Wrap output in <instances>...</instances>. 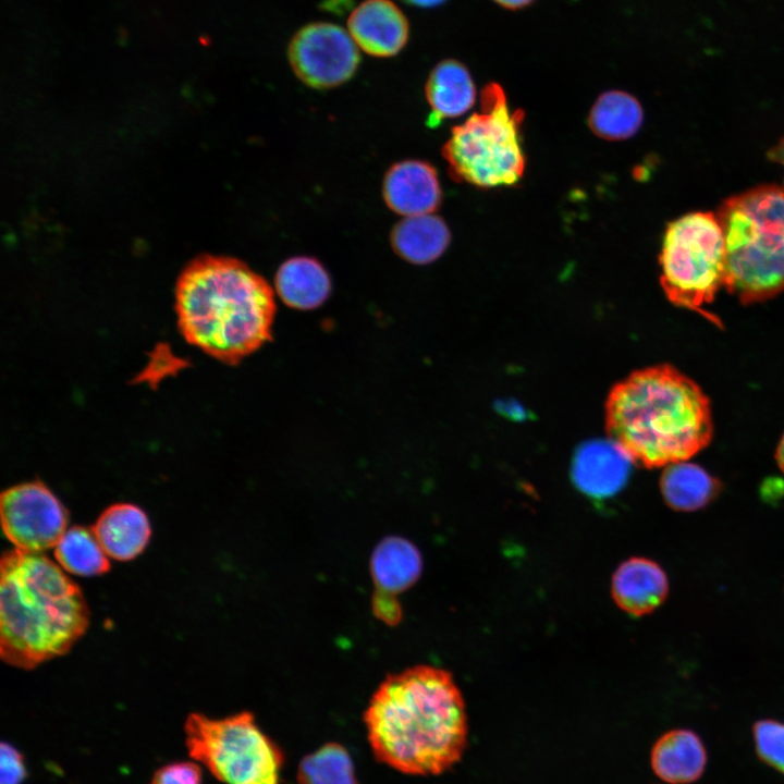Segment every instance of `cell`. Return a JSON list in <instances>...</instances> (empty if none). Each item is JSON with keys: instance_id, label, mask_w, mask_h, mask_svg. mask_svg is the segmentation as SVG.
I'll return each instance as SVG.
<instances>
[{"instance_id": "cell-1", "label": "cell", "mask_w": 784, "mask_h": 784, "mask_svg": "<svg viewBox=\"0 0 784 784\" xmlns=\"http://www.w3.org/2000/svg\"><path fill=\"white\" fill-rule=\"evenodd\" d=\"M375 757L413 775H437L452 768L467 744V718L452 675L415 665L388 676L364 714Z\"/></svg>"}, {"instance_id": "cell-2", "label": "cell", "mask_w": 784, "mask_h": 784, "mask_svg": "<svg viewBox=\"0 0 784 784\" xmlns=\"http://www.w3.org/2000/svg\"><path fill=\"white\" fill-rule=\"evenodd\" d=\"M175 313L187 343L235 365L272 340L274 293L241 260L205 255L179 275Z\"/></svg>"}, {"instance_id": "cell-3", "label": "cell", "mask_w": 784, "mask_h": 784, "mask_svg": "<svg viewBox=\"0 0 784 784\" xmlns=\"http://www.w3.org/2000/svg\"><path fill=\"white\" fill-rule=\"evenodd\" d=\"M610 438L633 462L652 468L683 462L710 442V402L699 385L669 365L644 368L611 390Z\"/></svg>"}, {"instance_id": "cell-4", "label": "cell", "mask_w": 784, "mask_h": 784, "mask_svg": "<svg viewBox=\"0 0 784 784\" xmlns=\"http://www.w3.org/2000/svg\"><path fill=\"white\" fill-rule=\"evenodd\" d=\"M0 568L2 660L30 670L66 653L89 623L81 588L42 552L8 550Z\"/></svg>"}, {"instance_id": "cell-5", "label": "cell", "mask_w": 784, "mask_h": 784, "mask_svg": "<svg viewBox=\"0 0 784 784\" xmlns=\"http://www.w3.org/2000/svg\"><path fill=\"white\" fill-rule=\"evenodd\" d=\"M725 246V287L742 303L784 291V186H756L718 208Z\"/></svg>"}, {"instance_id": "cell-6", "label": "cell", "mask_w": 784, "mask_h": 784, "mask_svg": "<svg viewBox=\"0 0 784 784\" xmlns=\"http://www.w3.org/2000/svg\"><path fill=\"white\" fill-rule=\"evenodd\" d=\"M480 111L452 128L442 148L451 176L481 188L517 183L525 171L522 125L525 113L511 110L503 88L481 91Z\"/></svg>"}, {"instance_id": "cell-7", "label": "cell", "mask_w": 784, "mask_h": 784, "mask_svg": "<svg viewBox=\"0 0 784 784\" xmlns=\"http://www.w3.org/2000/svg\"><path fill=\"white\" fill-rule=\"evenodd\" d=\"M659 261L667 298L719 323L701 308L725 285L724 237L715 213L690 212L669 223Z\"/></svg>"}, {"instance_id": "cell-8", "label": "cell", "mask_w": 784, "mask_h": 784, "mask_svg": "<svg viewBox=\"0 0 784 784\" xmlns=\"http://www.w3.org/2000/svg\"><path fill=\"white\" fill-rule=\"evenodd\" d=\"M188 754L225 784H282L284 756L250 712L223 719L192 713L185 721Z\"/></svg>"}, {"instance_id": "cell-9", "label": "cell", "mask_w": 784, "mask_h": 784, "mask_svg": "<svg viewBox=\"0 0 784 784\" xmlns=\"http://www.w3.org/2000/svg\"><path fill=\"white\" fill-rule=\"evenodd\" d=\"M287 58L295 75L307 86L333 88L353 77L360 62L359 48L343 27L315 22L290 40Z\"/></svg>"}, {"instance_id": "cell-10", "label": "cell", "mask_w": 784, "mask_h": 784, "mask_svg": "<svg viewBox=\"0 0 784 784\" xmlns=\"http://www.w3.org/2000/svg\"><path fill=\"white\" fill-rule=\"evenodd\" d=\"M2 529L15 548L42 552L56 547L68 525V512L41 481L23 482L0 497Z\"/></svg>"}, {"instance_id": "cell-11", "label": "cell", "mask_w": 784, "mask_h": 784, "mask_svg": "<svg viewBox=\"0 0 784 784\" xmlns=\"http://www.w3.org/2000/svg\"><path fill=\"white\" fill-rule=\"evenodd\" d=\"M421 556L409 541L390 537L381 541L371 558L373 578V612L387 624L393 625L401 617L396 595L413 585L421 572Z\"/></svg>"}, {"instance_id": "cell-12", "label": "cell", "mask_w": 784, "mask_h": 784, "mask_svg": "<svg viewBox=\"0 0 784 784\" xmlns=\"http://www.w3.org/2000/svg\"><path fill=\"white\" fill-rule=\"evenodd\" d=\"M347 32L366 53L388 58L407 44L409 24L403 11L391 0H364L350 14Z\"/></svg>"}, {"instance_id": "cell-13", "label": "cell", "mask_w": 784, "mask_h": 784, "mask_svg": "<svg viewBox=\"0 0 784 784\" xmlns=\"http://www.w3.org/2000/svg\"><path fill=\"white\" fill-rule=\"evenodd\" d=\"M382 196L389 209L404 218L433 213L442 201L436 169L416 159L402 160L389 168Z\"/></svg>"}, {"instance_id": "cell-14", "label": "cell", "mask_w": 784, "mask_h": 784, "mask_svg": "<svg viewBox=\"0 0 784 784\" xmlns=\"http://www.w3.org/2000/svg\"><path fill=\"white\" fill-rule=\"evenodd\" d=\"M630 457L612 439L586 443L573 464L576 487L593 498H607L621 490L628 478Z\"/></svg>"}, {"instance_id": "cell-15", "label": "cell", "mask_w": 784, "mask_h": 784, "mask_svg": "<svg viewBox=\"0 0 784 784\" xmlns=\"http://www.w3.org/2000/svg\"><path fill=\"white\" fill-rule=\"evenodd\" d=\"M611 590L620 609L630 615L642 616L666 599L669 579L657 562L647 558H630L615 571Z\"/></svg>"}, {"instance_id": "cell-16", "label": "cell", "mask_w": 784, "mask_h": 784, "mask_svg": "<svg viewBox=\"0 0 784 784\" xmlns=\"http://www.w3.org/2000/svg\"><path fill=\"white\" fill-rule=\"evenodd\" d=\"M91 530L105 553L118 561H130L139 555L151 535L146 513L131 503H117L107 507Z\"/></svg>"}, {"instance_id": "cell-17", "label": "cell", "mask_w": 784, "mask_h": 784, "mask_svg": "<svg viewBox=\"0 0 784 784\" xmlns=\"http://www.w3.org/2000/svg\"><path fill=\"white\" fill-rule=\"evenodd\" d=\"M650 762L654 774L669 784H688L705 772L707 750L691 730L676 728L664 733L653 745Z\"/></svg>"}, {"instance_id": "cell-18", "label": "cell", "mask_w": 784, "mask_h": 784, "mask_svg": "<svg viewBox=\"0 0 784 784\" xmlns=\"http://www.w3.org/2000/svg\"><path fill=\"white\" fill-rule=\"evenodd\" d=\"M425 93L431 109L428 124L432 126L443 119L466 113L476 100V86L468 69L452 59L443 60L432 69Z\"/></svg>"}, {"instance_id": "cell-19", "label": "cell", "mask_w": 784, "mask_h": 784, "mask_svg": "<svg viewBox=\"0 0 784 784\" xmlns=\"http://www.w3.org/2000/svg\"><path fill=\"white\" fill-rule=\"evenodd\" d=\"M274 287L285 305L308 310L327 301L331 293V280L316 258L297 256L281 264L274 275Z\"/></svg>"}, {"instance_id": "cell-20", "label": "cell", "mask_w": 784, "mask_h": 784, "mask_svg": "<svg viewBox=\"0 0 784 784\" xmlns=\"http://www.w3.org/2000/svg\"><path fill=\"white\" fill-rule=\"evenodd\" d=\"M390 242L402 259L427 265L437 260L451 242V232L442 218L433 213L406 217L392 229Z\"/></svg>"}, {"instance_id": "cell-21", "label": "cell", "mask_w": 784, "mask_h": 784, "mask_svg": "<svg viewBox=\"0 0 784 784\" xmlns=\"http://www.w3.org/2000/svg\"><path fill=\"white\" fill-rule=\"evenodd\" d=\"M660 488L671 509L693 512L710 504L719 495L721 483L702 467L683 461L666 466Z\"/></svg>"}, {"instance_id": "cell-22", "label": "cell", "mask_w": 784, "mask_h": 784, "mask_svg": "<svg viewBox=\"0 0 784 784\" xmlns=\"http://www.w3.org/2000/svg\"><path fill=\"white\" fill-rule=\"evenodd\" d=\"M642 121L644 111L639 101L622 90H609L600 95L588 115L590 130L608 140L634 136Z\"/></svg>"}, {"instance_id": "cell-23", "label": "cell", "mask_w": 784, "mask_h": 784, "mask_svg": "<svg viewBox=\"0 0 784 784\" xmlns=\"http://www.w3.org/2000/svg\"><path fill=\"white\" fill-rule=\"evenodd\" d=\"M54 556L68 573L78 576H97L110 569L105 553L91 529L73 526L54 547Z\"/></svg>"}, {"instance_id": "cell-24", "label": "cell", "mask_w": 784, "mask_h": 784, "mask_svg": "<svg viewBox=\"0 0 784 784\" xmlns=\"http://www.w3.org/2000/svg\"><path fill=\"white\" fill-rule=\"evenodd\" d=\"M297 783L358 784L352 757L338 743H327L304 757L297 769Z\"/></svg>"}, {"instance_id": "cell-25", "label": "cell", "mask_w": 784, "mask_h": 784, "mask_svg": "<svg viewBox=\"0 0 784 784\" xmlns=\"http://www.w3.org/2000/svg\"><path fill=\"white\" fill-rule=\"evenodd\" d=\"M752 737L759 759L784 774V722L759 720L752 726Z\"/></svg>"}, {"instance_id": "cell-26", "label": "cell", "mask_w": 784, "mask_h": 784, "mask_svg": "<svg viewBox=\"0 0 784 784\" xmlns=\"http://www.w3.org/2000/svg\"><path fill=\"white\" fill-rule=\"evenodd\" d=\"M151 784H201V772L196 763L174 762L158 769Z\"/></svg>"}, {"instance_id": "cell-27", "label": "cell", "mask_w": 784, "mask_h": 784, "mask_svg": "<svg viewBox=\"0 0 784 784\" xmlns=\"http://www.w3.org/2000/svg\"><path fill=\"white\" fill-rule=\"evenodd\" d=\"M26 774L22 754L11 744L2 742L0 748V784H22Z\"/></svg>"}, {"instance_id": "cell-28", "label": "cell", "mask_w": 784, "mask_h": 784, "mask_svg": "<svg viewBox=\"0 0 784 784\" xmlns=\"http://www.w3.org/2000/svg\"><path fill=\"white\" fill-rule=\"evenodd\" d=\"M768 158L774 162L781 163L784 167V138H782L769 150Z\"/></svg>"}, {"instance_id": "cell-29", "label": "cell", "mask_w": 784, "mask_h": 784, "mask_svg": "<svg viewBox=\"0 0 784 784\" xmlns=\"http://www.w3.org/2000/svg\"><path fill=\"white\" fill-rule=\"evenodd\" d=\"M407 4L419 7V8H433L440 5L445 0H402Z\"/></svg>"}, {"instance_id": "cell-30", "label": "cell", "mask_w": 784, "mask_h": 784, "mask_svg": "<svg viewBox=\"0 0 784 784\" xmlns=\"http://www.w3.org/2000/svg\"><path fill=\"white\" fill-rule=\"evenodd\" d=\"M498 4L507 9H519L529 4L532 0H494Z\"/></svg>"}, {"instance_id": "cell-31", "label": "cell", "mask_w": 784, "mask_h": 784, "mask_svg": "<svg viewBox=\"0 0 784 784\" xmlns=\"http://www.w3.org/2000/svg\"><path fill=\"white\" fill-rule=\"evenodd\" d=\"M775 457H776V461H777V464H779L781 470L784 473V434L779 442Z\"/></svg>"}]
</instances>
